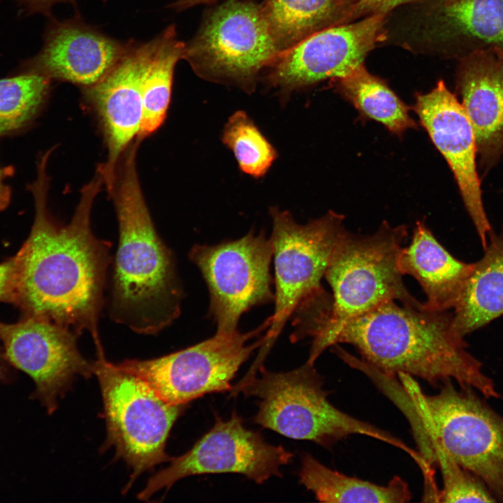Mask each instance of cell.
<instances>
[{
  "label": "cell",
  "mask_w": 503,
  "mask_h": 503,
  "mask_svg": "<svg viewBox=\"0 0 503 503\" xmlns=\"http://www.w3.org/2000/svg\"><path fill=\"white\" fill-rule=\"evenodd\" d=\"M51 151L41 157L36 180L29 186L35 217L28 238L14 256L12 303L24 316L50 320L78 335L90 333L96 347L102 345L98 324L113 260L111 243L98 238L91 228L93 203L104 180L96 169L80 190L71 221L57 224L47 208L46 166Z\"/></svg>",
  "instance_id": "obj_1"
},
{
  "label": "cell",
  "mask_w": 503,
  "mask_h": 503,
  "mask_svg": "<svg viewBox=\"0 0 503 503\" xmlns=\"http://www.w3.org/2000/svg\"><path fill=\"white\" fill-rule=\"evenodd\" d=\"M140 142L122 155L110 196L119 240L112 260L110 318L135 333L156 335L180 314L182 289L173 254L159 235L136 168Z\"/></svg>",
  "instance_id": "obj_2"
},
{
  "label": "cell",
  "mask_w": 503,
  "mask_h": 503,
  "mask_svg": "<svg viewBox=\"0 0 503 503\" xmlns=\"http://www.w3.org/2000/svg\"><path fill=\"white\" fill-rule=\"evenodd\" d=\"M338 343L353 345L363 361L388 376L404 374L435 386L452 380L484 397H500L448 311L387 302L347 322L334 339Z\"/></svg>",
  "instance_id": "obj_3"
},
{
  "label": "cell",
  "mask_w": 503,
  "mask_h": 503,
  "mask_svg": "<svg viewBox=\"0 0 503 503\" xmlns=\"http://www.w3.org/2000/svg\"><path fill=\"white\" fill-rule=\"evenodd\" d=\"M398 377L402 385L389 398L408 420L422 457L441 450L503 502V417L472 387L458 388L449 380L437 393L427 395L413 377Z\"/></svg>",
  "instance_id": "obj_4"
},
{
  "label": "cell",
  "mask_w": 503,
  "mask_h": 503,
  "mask_svg": "<svg viewBox=\"0 0 503 503\" xmlns=\"http://www.w3.org/2000/svg\"><path fill=\"white\" fill-rule=\"evenodd\" d=\"M404 225L386 221L370 235L347 230L331 254L324 277L331 287L332 307L322 329L313 337L307 362L314 364L349 321L390 301L423 309L406 288L398 267L402 245L407 237Z\"/></svg>",
  "instance_id": "obj_5"
},
{
  "label": "cell",
  "mask_w": 503,
  "mask_h": 503,
  "mask_svg": "<svg viewBox=\"0 0 503 503\" xmlns=\"http://www.w3.org/2000/svg\"><path fill=\"white\" fill-rule=\"evenodd\" d=\"M258 369L260 376L247 374L231 392L258 398L254 420L262 427L326 448L349 435H364L403 451L414 461L419 460V453L399 438L333 405L314 364L306 362L286 372H270L262 365Z\"/></svg>",
  "instance_id": "obj_6"
},
{
  "label": "cell",
  "mask_w": 503,
  "mask_h": 503,
  "mask_svg": "<svg viewBox=\"0 0 503 503\" xmlns=\"http://www.w3.org/2000/svg\"><path fill=\"white\" fill-rule=\"evenodd\" d=\"M92 362L103 404L106 439L132 469L126 490L143 473L171 458L166 452L170 430L186 404H171L144 380L108 361L103 349Z\"/></svg>",
  "instance_id": "obj_7"
},
{
  "label": "cell",
  "mask_w": 503,
  "mask_h": 503,
  "mask_svg": "<svg viewBox=\"0 0 503 503\" xmlns=\"http://www.w3.org/2000/svg\"><path fill=\"white\" fill-rule=\"evenodd\" d=\"M280 53L262 7L230 0L205 19L182 59L200 78L250 94L260 71Z\"/></svg>",
  "instance_id": "obj_8"
},
{
  "label": "cell",
  "mask_w": 503,
  "mask_h": 503,
  "mask_svg": "<svg viewBox=\"0 0 503 503\" xmlns=\"http://www.w3.org/2000/svg\"><path fill=\"white\" fill-rule=\"evenodd\" d=\"M270 238L275 271V310L259 356L263 357L275 342L289 316L302 305L325 295L321 281L331 254L346 231L344 217L330 211L305 224L292 214L271 207Z\"/></svg>",
  "instance_id": "obj_9"
},
{
  "label": "cell",
  "mask_w": 503,
  "mask_h": 503,
  "mask_svg": "<svg viewBox=\"0 0 503 503\" xmlns=\"http://www.w3.org/2000/svg\"><path fill=\"white\" fill-rule=\"evenodd\" d=\"M270 325L268 319L247 333L216 332L210 338L166 356L117 364L144 380L166 401L187 404L207 393L231 391L240 366L263 343V338L254 343L249 340Z\"/></svg>",
  "instance_id": "obj_10"
},
{
  "label": "cell",
  "mask_w": 503,
  "mask_h": 503,
  "mask_svg": "<svg viewBox=\"0 0 503 503\" xmlns=\"http://www.w3.org/2000/svg\"><path fill=\"white\" fill-rule=\"evenodd\" d=\"M270 239L250 232L241 238L216 245H196L190 260L199 268L210 293L209 312L217 333L237 330L245 312L274 300L270 265Z\"/></svg>",
  "instance_id": "obj_11"
},
{
  "label": "cell",
  "mask_w": 503,
  "mask_h": 503,
  "mask_svg": "<svg viewBox=\"0 0 503 503\" xmlns=\"http://www.w3.org/2000/svg\"><path fill=\"white\" fill-rule=\"evenodd\" d=\"M392 31L402 46L460 59L503 50V0H416Z\"/></svg>",
  "instance_id": "obj_12"
},
{
  "label": "cell",
  "mask_w": 503,
  "mask_h": 503,
  "mask_svg": "<svg viewBox=\"0 0 503 503\" xmlns=\"http://www.w3.org/2000/svg\"><path fill=\"white\" fill-rule=\"evenodd\" d=\"M293 457L283 446L270 444L258 432L247 429L235 411L226 421L217 417L189 451L171 458L168 467L152 476L137 497L147 500L183 478L205 474L238 473L263 483L282 476L280 468Z\"/></svg>",
  "instance_id": "obj_13"
},
{
  "label": "cell",
  "mask_w": 503,
  "mask_h": 503,
  "mask_svg": "<svg viewBox=\"0 0 503 503\" xmlns=\"http://www.w3.org/2000/svg\"><path fill=\"white\" fill-rule=\"evenodd\" d=\"M78 335L50 320L24 316L14 323L0 321V341L8 362L29 375L35 385L31 397L49 414L78 377H90L92 363L80 352Z\"/></svg>",
  "instance_id": "obj_14"
},
{
  "label": "cell",
  "mask_w": 503,
  "mask_h": 503,
  "mask_svg": "<svg viewBox=\"0 0 503 503\" xmlns=\"http://www.w3.org/2000/svg\"><path fill=\"white\" fill-rule=\"evenodd\" d=\"M388 15L378 14L319 31L280 53L267 76L281 101L322 80L343 78L386 40Z\"/></svg>",
  "instance_id": "obj_15"
},
{
  "label": "cell",
  "mask_w": 503,
  "mask_h": 503,
  "mask_svg": "<svg viewBox=\"0 0 503 503\" xmlns=\"http://www.w3.org/2000/svg\"><path fill=\"white\" fill-rule=\"evenodd\" d=\"M155 38L145 43L129 41L114 68L96 84L82 88L95 112L104 136L108 155L99 169L110 194L120 158L139 133L142 115V83L155 48Z\"/></svg>",
  "instance_id": "obj_16"
},
{
  "label": "cell",
  "mask_w": 503,
  "mask_h": 503,
  "mask_svg": "<svg viewBox=\"0 0 503 503\" xmlns=\"http://www.w3.org/2000/svg\"><path fill=\"white\" fill-rule=\"evenodd\" d=\"M414 110L453 173L484 249L492 230L483 205L475 135L465 110L443 80L430 92L417 94Z\"/></svg>",
  "instance_id": "obj_17"
},
{
  "label": "cell",
  "mask_w": 503,
  "mask_h": 503,
  "mask_svg": "<svg viewBox=\"0 0 503 503\" xmlns=\"http://www.w3.org/2000/svg\"><path fill=\"white\" fill-rule=\"evenodd\" d=\"M129 44V41L108 36L78 15L62 21L52 18L45 29L42 49L24 61L20 68L51 80L87 87L114 68Z\"/></svg>",
  "instance_id": "obj_18"
},
{
  "label": "cell",
  "mask_w": 503,
  "mask_h": 503,
  "mask_svg": "<svg viewBox=\"0 0 503 503\" xmlns=\"http://www.w3.org/2000/svg\"><path fill=\"white\" fill-rule=\"evenodd\" d=\"M456 89L486 170L503 154V50L472 52L459 60Z\"/></svg>",
  "instance_id": "obj_19"
},
{
  "label": "cell",
  "mask_w": 503,
  "mask_h": 503,
  "mask_svg": "<svg viewBox=\"0 0 503 503\" xmlns=\"http://www.w3.org/2000/svg\"><path fill=\"white\" fill-rule=\"evenodd\" d=\"M473 266L474 263L453 256L421 221L416 224L410 244L402 247L398 257L402 275L414 277L424 291L423 309L428 311L453 308Z\"/></svg>",
  "instance_id": "obj_20"
},
{
  "label": "cell",
  "mask_w": 503,
  "mask_h": 503,
  "mask_svg": "<svg viewBox=\"0 0 503 503\" xmlns=\"http://www.w3.org/2000/svg\"><path fill=\"white\" fill-rule=\"evenodd\" d=\"M453 307V326L462 337L503 314V233L488 237Z\"/></svg>",
  "instance_id": "obj_21"
},
{
  "label": "cell",
  "mask_w": 503,
  "mask_h": 503,
  "mask_svg": "<svg viewBox=\"0 0 503 503\" xmlns=\"http://www.w3.org/2000/svg\"><path fill=\"white\" fill-rule=\"evenodd\" d=\"M300 482L321 502L405 503L411 499L408 484L395 476L381 486L330 469L309 453L301 458Z\"/></svg>",
  "instance_id": "obj_22"
},
{
  "label": "cell",
  "mask_w": 503,
  "mask_h": 503,
  "mask_svg": "<svg viewBox=\"0 0 503 503\" xmlns=\"http://www.w3.org/2000/svg\"><path fill=\"white\" fill-rule=\"evenodd\" d=\"M357 0H266L261 6L282 52L309 36L343 24Z\"/></svg>",
  "instance_id": "obj_23"
},
{
  "label": "cell",
  "mask_w": 503,
  "mask_h": 503,
  "mask_svg": "<svg viewBox=\"0 0 503 503\" xmlns=\"http://www.w3.org/2000/svg\"><path fill=\"white\" fill-rule=\"evenodd\" d=\"M155 38V48L142 83L143 115L136 139L143 140L163 123L170 102L174 70L186 44L177 38L175 24Z\"/></svg>",
  "instance_id": "obj_24"
},
{
  "label": "cell",
  "mask_w": 503,
  "mask_h": 503,
  "mask_svg": "<svg viewBox=\"0 0 503 503\" xmlns=\"http://www.w3.org/2000/svg\"><path fill=\"white\" fill-rule=\"evenodd\" d=\"M334 80L337 92L363 117L383 124L391 133L400 136L417 127L409 107L384 80L368 72L363 64Z\"/></svg>",
  "instance_id": "obj_25"
},
{
  "label": "cell",
  "mask_w": 503,
  "mask_h": 503,
  "mask_svg": "<svg viewBox=\"0 0 503 503\" xmlns=\"http://www.w3.org/2000/svg\"><path fill=\"white\" fill-rule=\"evenodd\" d=\"M50 82L31 72L0 79V136L15 132L33 120L48 97Z\"/></svg>",
  "instance_id": "obj_26"
},
{
  "label": "cell",
  "mask_w": 503,
  "mask_h": 503,
  "mask_svg": "<svg viewBox=\"0 0 503 503\" xmlns=\"http://www.w3.org/2000/svg\"><path fill=\"white\" fill-rule=\"evenodd\" d=\"M221 140L233 152L240 170L254 178L263 177L278 156L275 148L242 110L228 117Z\"/></svg>",
  "instance_id": "obj_27"
},
{
  "label": "cell",
  "mask_w": 503,
  "mask_h": 503,
  "mask_svg": "<svg viewBox=\"0 0 503 503\" xmlns=\"http://www.w3.org/2000/svg\"><path fill=\"white\" fill-rule=\"evenodd\" d=\"M431 465L439 469L443 488L439 502H494L496 500L474 474L463 468L441 450L434 449L428 458Z\"/></svg>",
  "instance_id": "obj_28"
},
{
  "label": "cell",
  "mask_w": 503,
  "mask_h": 503,
  "mask_svg": "<svg viewBox=\"0 0 503 503\" xmlns=\"http://www.w3.org/2000/svg\"><path fill=\"white\" fill-rule=\"evenodd\" d=\"M416 0H357L353 5L344 24L373 15H388L393 10Z\"/></svg>",
  "instance_id": "obj_29"
},
{
  "label": "cell",
  "mask_w": 503,
  "mask_h": 503,
  "mask_svg": "<svg viewBox=\"0 0 503 503\" xmlns=\"http://www.w3.org/2000/svg\"><path fill=\"white\" fill-rule=\"evenodd\" d=\"M15 284L14 256L0 263V301L13 302Z\"/></svg>",
  "instance_id": "obj_30"
},
{
  "label": "cell",
  "mask_w": 503,
  "mask_h": 503,
  "mask_svg": "<svg viewBox=\"0 0 503 503\" xmlns=\"http://www.w3.org/2000/svg\"><path fill=\"white\" fill-rule=\"evenodd\" d=\"M29 13H43L50 16L52 6L58 3H71L75 4V0H17Z\"/></svg>",
  "instance_id": "obj_31"
},
{
  "label": "cell",
  "mask_w": 503,
  "mask_h": 503,
  "mask_svg": "<svg viewBox=\"0 0 503 503\" xmlns=\"http://www.w3.org/2000/svg\"><path fill=\"white\" fill-rule=\"evenodd\" d=\"M10 173L7 168L0 167V211L5 209L10 203L11 191L8 186L3 182L5 177Z\"/></svg>",
  "instance_id": "obj_32"
},
{
  "label": "cell",
  "mask_w": 503,
  "mask_h": 503,
  "mask_svg": "<svg viewBox=\"0 0 503 503\" xmlns=\"http://www.w3.org/2000/svg\"><path fill=\"white\" fill-rule=\"evenodd\" d=\"M13 367L6 360L2 348H0V384H6L13 379Z\"/></svg>",
  "instance_id": "obj_33"
},
{
  "label": "cell",
  "mask_w": 503,
  "mask_h": 503,
  "mask_svg": "<svg viewBox=\"0 0 503 503\" xmlns=\"http://www.w3.org/2000/svg\"><path fill=\"white\" fill-rule=\"evenodd\" d=\"M214 1L215 0H175L169 5V7L176 11H182L198 4L206 3Z\"/></svg>",
  "instance_id": "obj_34"
}]
</instances>
